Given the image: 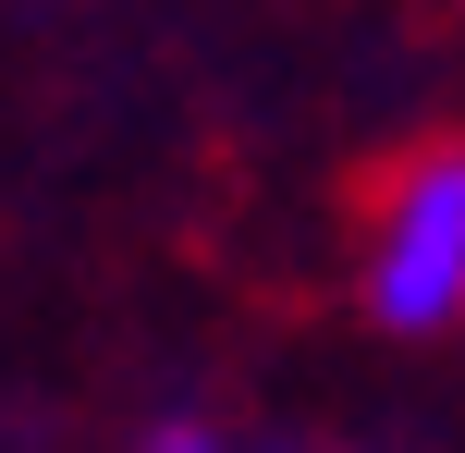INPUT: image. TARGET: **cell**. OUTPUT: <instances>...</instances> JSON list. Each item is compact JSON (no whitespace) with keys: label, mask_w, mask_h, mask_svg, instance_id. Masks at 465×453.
I'll use <instances>...</instances> for the list:
<instances>
[{"label":"cell","mask_w":465,"mask_h":453,"mask_svg":"<svg viewBox=\"0 0 465 453\" xmlns=\"http://www.w3.org/2000/svg\"><path fill=\"white\" fill-rule=\"evenodd\" d=\"M355 307L392 343L465 331V123L404 135L355 172Z\"/></svg>","instance_id":"6da1fadb"}]
</instances>
